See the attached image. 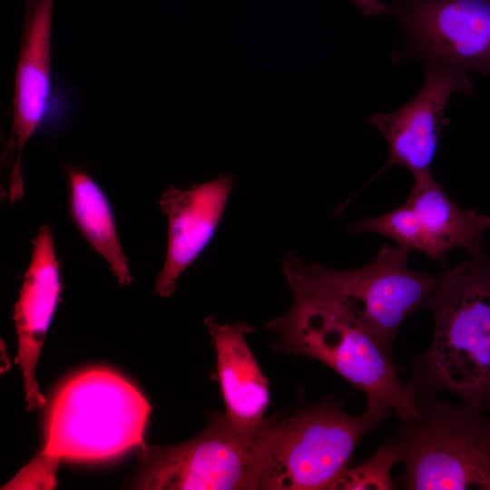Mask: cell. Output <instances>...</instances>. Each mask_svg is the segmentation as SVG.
<instances>
[{
  "label": "cell",
  "instance_id": "8992f818",
  "mask_svg": "<svg viewBox=\"0 0 490 490\" xmlns=\"http://www.w3.org/2000/svg\"><path fill=\"white\" fill-rule=\"evenodd\" d=\"M390 414L367 409L353 416L326 398L289 417L270 416L260 490L333 489L360 440Z\"/></svg>",
  "mask_w": 490,
  "mask_h": 490
},
{
  "label": "cell",
  "instance_id": "7c38bea8",
  "mask_svg": "<svg viewBox=\"0 0 490 490\" xmlns=\"http://www.w3.org/2000/svg\"><path fill=\"white\" fill-rule=\"evenodd\" d=\"M60 266L54 234L48 225H44L32 240L31 260L14 310L18 338L16 363L23 373L28 410L45 405L37 386L35 370L43 343L60 301Z\"/></svg>",
  "mask_w": 490,
  "mask_h": 490
},
{
  "label": "cell",
  "instance_id": "2e32d148",
  "mask_svg": "<svg viewBox=\"0 0 490 490\" xmlns=\"http://www.w3.org/2000/svg\"><path fill=\"white\" fill-rule=\"evenodd\" d=\"M351 230L378 233L410 251H425V237L420 221L414 210L406 202L381 216L363 217Z\"/></svg>",
  "mask_w": 490,
  "mask_h": 490
},
{
  "label": "cell",
  "instance_id": "9c48e42d",
  "mask_svg": "<svg viewBox=\"0 0 490 490\" xmlns=\"http://www.w3.org/2000/svg\"><path fill=\"white\" fill-rule=\"evenodd\" d=\"M421 90L406 104L388 113H374L368 122L386 138L389 157L376 173L398 165L412 175L430 172L442 129L450 122L446 106L455 93L471 96L473 84L467 74L438 65L425 66Z\"/></svg>",
  "mask_w": 490,
  "mask_h": 490
},
{
  "label": "cell",
  "instance_id": "5b68a950",
  "mask_svg": "<svg viewBox=\"0 0 490 490\" xmlns=\"http://www.w3.org/2000/svg\"><path fill=\"white\" fill-rule=\"evenodd\" d=\"M151 406L120 375L89 369L70 378L49 408L42 454L55 460H101L144 445Z\"/></svg>",
  "mask_w": 490,
  "mask_h": 490
},
{
  "label": "cell",
  "instance_id": "ac0fdd59",
  "mask_svg": "<svg viewBox=\"0 0 490 490\" xmlns=\"http://www.w3.org/2000/svg\"><path fill=\"white\" fill-rule=\"evenodd\" d=\"M57 464V461L41 453L3 488H52L55 482Z\"/></svg>",
  "mask_w": 490,
  "mask_h": 490
},
{
  "label": "cell",
  "instance_id": "7a4b0ae2",
  "mask_svg": "<svg viewBox=\"0 0 490 490\" xmlns=\"http://www.w3.org/2000/svg\"><path fill=\"white\" fill-rule=\"evenodd\" d=\"M293 298L290 310L266 325L279 338L276 350L327 365L366 395L368 410L391 411L400 421L416 413V396L398 378L392 355L354 317L316 295Z\"/></svg>",
  "mask_w": 490,
  "mask_h": 490
},
{
  "label": "cell",
  "instance_id": "3957f363",
  "mask_svg": "<svg viewBox=\"0 0 490 490\" xmlns=\"http://www.w3.org/2000/svg\"><path fill=\"white\" fill-rule=\"evenodd\" d=\"M409 252L397 244L384 245L372 262L352 270L306 264L289 254L281 269L292 293L335 302L392 355L398 329L412 313L424 309L440 277L409 269Z\"/></svg>",
  "mask_w": 490,
  "mask_h": 490
},
{
  "label": "cell",
  "instance_id": "30bf717a",
  "mask_svg": "<svg viewBox=\"0 0 490 490\" xmlns=\"http://www.w3.org/2000/svg\"><path fill=\"white\" fill-rule=\"evenodd\" d=\"M233 187L226 173L182 190L167 188L159 206L167 217L165 260L155 279L156 292L164 298L175 291L180 276L193 264L213 239Z\"/></svg>",
  "mask_w": 490,
  "mask_h": 490
},
{
  "label": "cell",
  "instance_id": "6da1fadb",
  "mask_svg": "<svg viewBox=\"0 0 490 490\" xmlns=\"http://www.w3.org/2000/svg\"><path fill=\"white\" fill-rule=\"evenodd\" d=\"M434 318L428 349L414 358L416 397L458 395L475 410L490 407V260L485 250L440 274L424 309Z\"/></svg>",
  "mask_w": 490,
  "mask_h": 490
},
{
  "label": "cell",
  "instance_id": "e0dca14e",
  "mask_svg": "<svg viewBox=\"0 0 490 490\" xmlns=\"http://www.w3.org/2000/svg\"><path fill=\"white\" fill-rule=\"evenodd\" d=\"M400 462L394 445L387 440L364 463L348 467L333 489H395L392 467Z\"/></svg>",
  "mask_w": 490,
  "mask_h": 490
},
{
  "label": "cell",
  "instance_id": "8fae6325",
  "mask_svg": "<svg viewBox=\"0 0 490 490\" xmlns=\"http://www.w3.org/2000/svg\"><path fill=\"white\" fill-rule=\"evenodd\" d=\"M54 0H35L25 13L13 98V122L5 156L15 155L13 171L22 172V152L46 122L53 107L52 34Z\"/></svg>",
  "mask_w": 490,
  "mask_h": 490
},
{
  "label": "cell",
  "instance_id": "ba28073f",
  "mask_svg": "<svg viewBox=\"0 0 490 490\" xmlns=\"http://www.w3.org/2000/svg\"><path fill=\"white\" fill-rule=\"evenodd\" d=\"M368 14L395 18L404 55L425 66L490 74V0H358Z\"/></svg>",
  "mask_w": 490,
  "mask_h": 490
},
{
  "label": "cell",
  "instance_id": "5bb4252c",
  "mask_svg": "<svg viewBox=\"0 0 490 490\" xmlns=\"http://www.w3.org/2000/svg\"><path fill=\"white\" fill-rule=\"evenodd\" d=\"M413 177L405 202L414 210L420 221L425 237L424 254L444 263L452 249L463 248L470 255L485 250L483 235L490 228V218L458 206L430 172Z\"/></svg>",
  "mask_w": 490,
  "mask_h": 490
},
{
  "label": "cell",
  "instance_id": "52a82bcc",
  "mask_svg": "<svg viewBox=\"0 0 490 490\" xmlns=\"http://www.w3.org/2000/svg\"><path fill=\"white\" fill-rule=\"evenodd\" d=\"M269 418L254 430L214 413L207 426L178 445L140 448L138 489L260 490Z\"/></svg>",
  "mask_w": 490,
  "mask_h": 490
},
{
  "label": "cell",
  "instance_id": "9a60e30c",
  "mask_svg": "<svg viewBox=\"0 0 490 490\" xmlns=\"http://www.w3.org/2000/svg\"><path fill=\"white\" fill-rule=\"evenodd\" d=\"M66 177L69 211L74 225L90 247L108 263L119 284L130 285L132 276L110 199L85 171L70 166Z\"/></svg>",
  "mask_w": 490,
  "mask_h": 490
},
{
  "label": "cell",
  "instance_id": "4fadbf2b",
  "mask_svg": "<svg viewBox=\"0 0 490 490\" xmlns=\"http://www.w3.org/2000/svg\"><path fill=\"white\" fill-rule=\"evenodd\" d=\"M204 323L216 351L225 415L237 428L254 430L265 421L270 404L269 380L246 340L254 328L243 322L220 324L212 317Z\"/></svg>",
  "mask_w": 490,
  "mask_h": 490
},
{
  "label": "cell",
  "instance_id": "d6986e66",
  "mask_svg": "<svg viewBox=\"0 0 490 490\" xmlns=\"http://www.w3.org/2000/svg\"><path fill=\"white\" fill-rule=\"evenodd\" d=\"M25 2V13H27L34 5L35 0H24Z\"/></svg>",
  "mask_w": 490,
  "mask_h": 490
},
{
  "label": "cell",
  "instance_id": "277c9868",
  "mask_svg": "<svg viewBox=\"0 0 490 490\" xmlns=\"http://www.w3.org/2000/svg\"><path fill=\"white\" fill-rule=\"evenodd\" d=\"M416 411L388 439L407 490H490V417L465 404L416 397Z\"/></svg>",
  "mask_w": 490,
  "mask_h": 490
}]
</instances>
